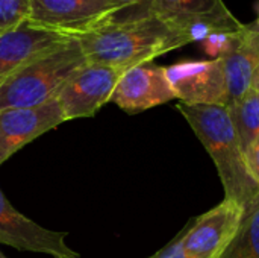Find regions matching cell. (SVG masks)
I'll list each match as a JSON object with an SVG mask.
<instances>
[{
  "mask_svg": "<svg viewBox=\"0 0 259 258\" xmlns=\"http://www.w3.org/2000/svg\"><path fill=\"white\" fill-rule=\"evenodd\" d=\"M76 40L88 62L109 65L121 71L191 44L182 29L158 17L109 21Z\"/></svg>",
  "mask_w": 259,
  "mask_h": 258,
  "instance_id": "6da1fadb",
  "label": "cell"
},
{
  "mask_svg": "<svg viewBox=\"0 0 259 258\" xmlns=\"http://www.w3.org/2000/svg\"><path fill=\"white\" fill-rule=\"evenodd\" d=\"M178 109L212 158L226 199L247 205L259 195V182L252 175L241 149L229 106L179 103Z\"/></svg>",
  "mask_w": 259,
  "mask_h": 258,
  "instance_id": "7a4b0ae2",
  "label": "cell"
},
{
  "mask_svg": "<svg viewBox=\"0 0 259 258\" xmlns=\"http://www.w3.org/2000/svg\"><path fill=\"white\" fill-rule=\"evenodd\" d=\"M85 62L76 38L35 58L2 81L0 111L33 108L55 100L67 79Z\"/></svg>",
  "mask_w": 259,
  "mask_h": 258,
  "instance_id": "3957f363",
  "label": "cell"
},
{
  "mask_svg": "<svg viewBox=\"0 0 259 258\" xmlns=\"http://www.w3.org/2000/svg\"><path fill=\"white\" fill-rule=\"evenodd\" d=\"M126 8L121 0H30L29 20L77 38L105 26Z\"/></svg>",
  "mask_w": 259,
  "mask_h": 258,
  "instance_id": "277c9868",
  "label": "cell"
},
{
  "mask_svg": "<svg viewBox=\"0 0 259 258\" xmlns=\"http://www.w3.org/2000/svg\"><path fill=\"white\" fill-rule=\"evenodd\" d=\"M121 73L118 68L88 61L79 67L56 97L65 122L96 116L105 103L111 102Z\"/></svg>",
  "mask_w": 259,
  "mask_h": 258,
  "instance_id": "5b68a950",
  "label": "cell"
},
{
  "mask_svg": "<svg viewBox=\"0 0 259 258\" xmlns=\"http://www.w3.org/2000/svg\"><path fill=\"white\" fill-rule=\"evenodd\" d=\"M165 73L181 103L229 106L228 81L222 58L181 61L165 67Z\"/></svg>",
  "mask_w": 259,
  "mask_h": 258,
  "instance_id": "8992f818",
  "label": "cell"
},
{
  "mask_svg": "<svg viewBox=\"0 0 259 258\" xmlns=\"http://www.w3.org/2000/svg\"><path fill=\"white\" fill-rule=\"evenodd\" d=\"M244 205L225 199L182 231V251L187 258H219L237 236Z\"/></svg>",
  "mask_w": 259,
  "mask_h": 258,
  "instance_id": "52a82bcc",
  "label": "cell"
},
{
  "mask_svg": "<svg viewBox=\"0 0 259 258\" xmlns=\"http://www.w3.org/2000/svg\"><path fill=\"white\" fill-rule=\"evenodd\" d=\"M65 233L47 230L17 211L0 190V245L53 258H80L65 243Z\"/></svg>",
  "mask_w": 259,
  "mask_h": 258,
  "instance_id": "ba28073f",
  "label": "cell"
},
{
  "mask_svg": "<svg viewBox=\"0 0 259 258\" xmlns=\"http://www.w3.org/2000/svg\"><path fill=\"white\" fill-rule=\"evenodd\" d=\"M176 99L165 67L153 61L124 70L115 85L111 102L126 113H140Z\"/></svg>",
  "mask_w": 259,
  "mask_h": 258,
  "instance_id": "9c48e42d",
  "label": "cell"
},
{
  "mask_svg": "<svg viewBox=\"0 0 259 258\" xmlns=\"http://www.w3.org/2000/svg\"><path fill=\"white\" fill-rule=\"evenodd\" d=\"M61 123H65V119L56 99L33 108L0 111V166L17 151Z\"/></svg>",
  "mask_w": 259,
  "mask_h": 258,
  "instance_id": "30bf717a",
  "label": "cell"
},
{
  "mask_svg": "<svg viewBox=\"0 0 259 258\" xmlns=\"http://www.w3.org/2000/svg\"><path fill=\"white\" fill-rule=\"evenodd\" d=\"M73 36L46 29L30 20L0 32V79H5L35 58L65 44Z\"/></svg>",
  "mask_w": 259,
  "mask_h": 258,
  "instance_id": "8fae6325",
  "label": "cell"
},
{
  "mask_svg": "<svg viewBox=\"0 0 259 258\" xmlns=\"http://www.w3.org/2000/svg\"><path fill=\"white\" fill-rule=\"evenodd\" d=\"M223 61L229 106L240 100L253 87V81L259 68V30L252 24H244L238 32L231 50L220 56Z\"/></svg>",
  "mask_w": 259,
  "mask_h": 258,
  "instance_id": "7c38bea8",
  "label": "cell"
},
{
  "mask_svg": "<svg viewBox=\"0 0 259 258\" xmlns=\"http://www.w3.org/2000/svg\"><path fill=\"white\" fill-rule=\"evenodd\" d=\"M153 17H158L184 32L187 26L200 20L214 21L232 32H238L244 27L223 0H155Z\"/></svg>",
  "mask_w": 259,
  "mask_h": 258,
  "instance_id": "4fadbf2b",
  "label": "cell"
},
{
  "mask_svg": "<svg viewBox=\"0 0 259 258\" xmlns=\"http://www.w3.org/2000/svg\"><path fill=\"white\" fill-rule=\"evenodd\" d=\"M219 258H259V195L244 205L240 230Z\"/></svg>",
  "mask_w": 259,
  "mask_h": 258,
  "instance_id": "5bb4252c",
  "label": "cell"
},
{
  "mask_svg": "<svg viewBox=\"0 0 259 258\" xmlns=\"http://www.w3.org/2000/svg\"><path fill=\"white\" fill-rule=\"evenodd\" d=\"M234 128L243 152L246 154L259 135V93L249 90L240 100L229 106Z\"/></svg>",
  "mask_w": 259,
  "mask_h": 258,
  "instance_id": "9a60e30c",
  "label": "cell"
},
{
  "mask_svg": "<svg viewBox=\"0 0 259 258\" xmlns=\"http://www.w3.org/2000/svg\"><path fill=\"white\" fill-rule=\"evenodd\" d=\"M30 17V0H0V32L11 30Z\"/></svg>",
  "mask_w": 259,
  "mask_h": 258,
  "instance_id": "2e32d148",
  "label": "cell"
},
{
  "mask_svg": "<svg viewBox=\"0 0 259 258\" xmlns=\"http://www.w3.org/2000/svg\"><path fill=\"white\" fill-rule=\"evenodd\" d=\"M238 32H214V33H209L200 44L203 46L206 53L212 56V59L220 58L231 50V47L234 46L237 40Z\"/></svg>",
  "mask_w": 259,
  "mask_h": 258,
  "instance_id": "e0dca14e",
  "label": "cell"
},
{
  "mask_svg": "<svg viewBox=\"0 0 259 258\" xmlns=\"http://www.w3.org/2000/svg\"><path fill=\"white\" fill-rule=\"evenodd\" d=\"M126 3V9L118 12L111 21H132L153 17L155 0H121Z\"/></svg>",
  "mask_w": 259,
  "mask_h": 258,
  "instance_id": "ac0fdd59",
  "label": "cell"
},
{
  "mask_svg": "<svg viewBox=\"0 0 259 258\" xmlns=\"http://www.w3.org/2000/svg\"><path fill=\"white\" fill-rule=\"evenodd\" d=\"M181 239H182V233L171 242L168 243L164 249H161L159 252H156L155 255L149 258H187L184 251H182V243H181Z\"/></svg>",
  "mask_w": 259,
  "mask_h": 258,
  "instance_id": "d6986e66",
  "label": "cell"
},
{
  "mask_svg": "<svg viewBox=\"0 0 259 258\" xmlns=\"http://www.w3.org/2000/svg\"><path fill=\"white\" fill-rule=\"evenodd\" d=\"M246 158H247V164L250 167L252 175L259 182V135L258 138L252 143L249 151L246 152Z\"/></svg>",
  "mask_w": 259,
  "mask_h": 258,
  "instance_id": "ffe728a7",
  "label": "cell"
},
{
  "mask_svg": "<svg viewBox=\"0 0 259 258\" xmlns=\"http://www.w3.org/2000/svg\"><path fill=\"white\" fill-rule=\"evenodd\" d=\"M256 93H259V68L256 71V76H255V81H253V87H252Z\"/></svg>",
  "mask_w": 259,
  "mask_h": 258,
  "instance_id": "44dd1931",
  "label": "cell"
},
{
  "mask_svg": "<svg viewBox=\"0 0 259 258\" xmlns=\"http://www.w3.org/2000/svg\"><path fill=\"white\" fill-rule=\"evenodd\" d=\"M252 26H253L255 29H258V30H259V8H258V17H256V20H255V21L252 23Z\"/></svg>",
  "mask_w": 259,
  "mask_h": 258,
  "instance_id": "7402d4cb",
  "label": "cell"
},
{
  "mask_svg": "<svg viewBox=\"0 0 259 258\" xmlns=\"http://www.w3.org/2000/svg\"><path fill=\"white\" fill-rule=\"evenodd\" d=\"M0 258H8V257H6V255H5V254H3V252L0 251Z\"/></svg>",
  "mask_w": 259,
  "mask_h": 258,
  "instance_id": "603a6c76",
  "label": "cell"
},
{
  "mask_svg": "<svg viewBox=\"0 0 259 258\" xmlns=\"http://www.w3.org/2000/svg\"><path fill=\"white\" fill-rule=\"evenodd\" d=\"M2 81H3V79H0V84H2Z\"/></svg>",
  "mask_w": 259,
  "mask_h": 258,
  "instance_id": "cb8c5ba5",
  "label": "cell"
}]
</instances>
